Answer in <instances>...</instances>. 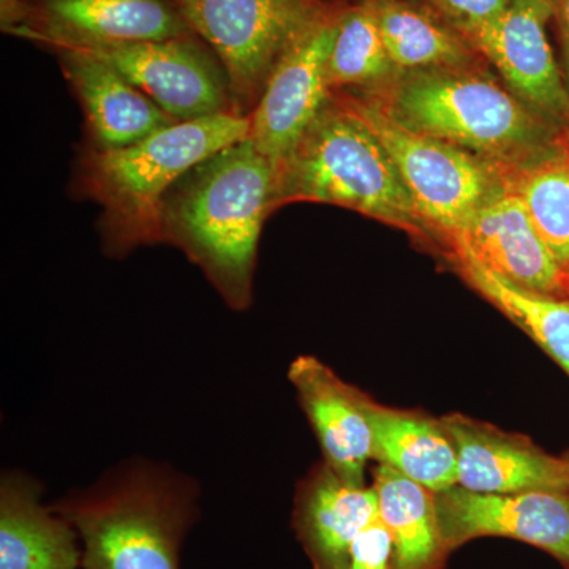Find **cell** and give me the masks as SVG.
Wrapping results in <instances>:
<instances>
[{
  "mask_svg": "<svg viewBox=\"0 0 569 569\" xmlns=\"http://www.w3.org/2000/svg\"><path fill=\"white\" fill-rule=\"evenodd\" d=\"M276 167L252 141L194 167L164 198L162 242L197 264L231 309L252 302L258 242L274 211Z\"/></svg>",
  "mask_w": 569,
  "mask_h": 569,
  "instance_id": "1",
  "label": "cell"
},
{
  "mask_svg": "<svg viewBox=\"0 0 569 569\" xmlns=\"http://www.w3.org/2000/svg\"><path fill=\"white\" fill-rule=\"evenodd\" d=\"M250 134V116L176 122L119 149H89L81 160L82 192L102 208L104 249L122 257L162 242L164 198L194 167Z\"/></svg>",
  "mask_w": 569,
  "mask_h": 569,
  "instance_id": "2",
  "label": "cell"
},
{
  "mask_svg": "<svg viewBox=\"0 0 569 569\" xmlns=\"http://www.w3.org/2000/svg\"><path fill=\"white\" fill-rule=\"evenodd\" d=\"M366 93L407 129L458 146L505 171L537 162L548 138L537 112L467 67L411 71Z\"/></svg>",
  "mask_w": 569,
  "mask_h": 569,
  "instance_id": "3",
  "label": "cell"
},
{
  "mask_svg": "<svg viewBox=\"0 0 569 569\" xmlns=\"http://www.w3.org/2000/svg\"><path fill=\"white\" fill-rule=\"evenodd\" d=\"M190 482L170 470L130 466L52 507L82 541L84 569H179L197 512Z\"/></svg>",
  "mask_w": 569,
  "mask_h": 569,
  "instance_id": "4",
  "label": "cell"
},
{
  "mask_svg": "<svg viewBox=\"0 0 569 569\" xmlns=\"http://www.w3.org/2000/svg\"><path fill=\"white\" fill-rule=\"evenodd\" d=\"M293 201L342 206L411 233L427 228L385 146L336 93L276 168L274 209Z\"/></svg>",
  "mask_w": 569,
  "mask_h": 569,
  "instance_id": "5",
  "label": "cell"
},
{
  "mask_svg": "<svg viewBox=\"0 0 569 569\" xmlns=\"http://www.w3.org/2000/svg\"><path fill=\"white\" fill-rule=\"evenodd\" d=\"M353 110L385 146L427 228L449 241L505 187V170L458 146L427 137L395 121L367 93L332 92Z\"/></svg>",
  "mask_w": 569,
  "mask_h": 569,
  "instance_id": "6",
  "label": "cell"
},
{
  "mask_svg": "<svg viewBox=\"0 0 569 569\" xmlns=\"http://www.w3.org/2000/svg\"><path fill=\"white\" fill-rule=\"evenodd\" d=\"M227 71L238 114L250 116L280 56L323 11L318 0H174Z\"/></svg>",
  "mask_w": 569,
  "mask_h": 569,
  "instance_id": "7",
  "label": "cell"
},
{
  "mask_svg": "<svg viewBox=\"0 0 569 569\" xmlns=\"http://www.w3.org/2000/svg\"><path fill=\"white\" fill-rule=\"evenodd\" d=\"M119 71L178 122L236 112L227 71L217 56L190 39L132 43H52ZM238 114V112H236Z\"/></svg>",
  "mask_w": 569,
  "mask_h": 569,
  "instance_id": "8",
  "label": "cell"
},
{
  "mask_svg": "<svg viewBox=\"0 0 569 569\" xmlns=\"http://www.w3.org/2000/svg\"><path fill=\"white\" fill-rule=\"evenodd\" d=\"M339 18L321 13L280 56L250 112L249 140L274 167L295 151L331 99L328 63Z\"/></svg>",
  "mask_w": 569,
  "mask_h": 569,
  "instance_id": "9",
  "label": "cell"
},
{
  "mask_svg": "<svg viewBox=\"0 0 569 569\" xmlns=\"http://www.w3.org/2000/svg\"><path fill=\"white\" fill-rule=\"evenodd\" d=\"M438 522L447 545L505 537L548 550L569 567V490L477 493L451 488L437 493Z\"/></svg>",
  "mask_w": 569,
  "mask_h": 569,
  "instance_id": "10",
  "label": "cell"
},
{
  "mask_svg": "<svg viewBox=\"0 0 569 569\" xmlns=\"http://www.w3.org/2000/svg\"><path fill=\"white\" fill-rule=\"evenodd\" d=\"M552 11L541 0H512L496 20L466 33L520 102L550 119L569 121V92L546 32Z\"/></svg>",
  "mask_w": 569,
  "mask_h": 569,
  "instance_id": "11",
  "label": "cell"
},
{
  "mask_svg": "<svg viewBox=\"0 0 569 569\" xmlns=\"http://www.w3.org/2000/svg\"><path fill=\"white\" fill-rule=\"evenodd\" d=\"M451 244L527 290L559 298L569 293L568 272L553 260L526 206L507 182Z\"/></svg>",
  "mask_w": 569,
  "mask_h": 569,
  "instance_id": "12",
  "label": "cell"
},
{
  "mask_svg": "<svg viewBox=\"0 0 569 569\" xmlns=\"http://www.w3.org/2000/svg\"><path fill=\"white\" fill-rule=\"evenodd\" d=\"M11 33L40 43H132L190 37L192 29L167 0H47L39 24Z\"/></svg>",
  "mask_w": 569,
  "mask_h": 569,
  "instance_id": "13",
  "label": "cell"
},
{
  "mask_svg": "<svg viewBox=\"0 0 569 569\" xmlns=\"http://www.w3.org/2000/svg\"><path fill=\"white\" fill-rule=\"evenodd\" d=\"M288 376L316 430L326 466L346 481L365 486L367 462L373 459L365 397L312 356L296 359Z\"/></svg>",
  "mask_w": 569,
  "mask_h": 569,
  "instance_id": "14",
  "label": "cell"
},
{
  "mask_svg": "<svg viewBox=\"0 0 569 569\" xmlns=\"http://www.w3.org/2000/svg\"><path fill=\"white\" fill-rule=\"evenodd\" d=\"M456 452L460 488L477 493L569 490V462L462 418L441 421Z\"/></svg>",
  "mask_w": 569,
  "mask_h": 569,
  "instance_id": "15",
  "label": "cell"
},
{
  "mask_svg": "<svg viewBox=\"0 0 569 569\" xmlns=\"http://www.w3.org/2000/svg\"><path fill=\"white\" fill-rule=\"evenodd\" d=\"M58 52L84 110L93 148H126L178 122L108 63L82 52Z\"/></svg>",
  "mask_w": 569,
  "mask_h": 569,
  "instance_id": "16",
  "label": "cell"
},
{
  "mask_svg": "<svg viewBox=\"0 0 569 569\" xmlns=\"http://www.w3.org/2000/svg\"><path fill=\"white\" fill-rule=\"evenodd\" d=\"M77 530L39 500L31 479L9 473L0 485V569H77Z\"/></svg>",
  "mask_w": 569,
  "mask_h": 569,
  "instance_id": "17",
  "label": "cell"
},
{
  "mask_svg": "<svg viewBox=\"0 0 569 569\" xmlns=\"http://www.w3.org/2000/svg\"><path fill=\"white\" fill-rule=\"evenodd\" d=\"M378 519L376 489L353 485L328 466L307 482L299 527L318 569H346L355 539Z\"/></svg>",
  "mask_w": 569,
  "mask_h": 569,
  "instance_id": "18",
  "label": "cell"
},
{
  "mask_svg": "<svg viewBox=\"0 0 569 569\" xmlns=\"http://www.w3.org/2000/svg\"><path fill=\"white\" fill-rule=\"evenodd\" d=\"M365 410L373 433V459L433 493L459 485L458 452L443 426L367 399Z\"/></svg>",
  "mask_w": 569,
  "mask_h": 569,
  "instance_id": "19",
  "label": "cell"
},
{
  "mask_svg": "<svg viewBox=\"0 0 569 569\" xmlns=\"http://www.w3.org/2000/svg\"><path fill=\"white\" fill-rule=\"evenodd\" d=\"M378 518L395 541V569H426L443 545L436 497L381 463L376 475Z\"/></svg>",
  "mask_w": 569,
  "mask_h": 569,
  "instance_id": "20",
  "label": "cell"
},
{
  "mask_svg": "<svg viewBox=\"0 0 569 569\" xmlns=\"http://www.w3.org/2000/svg\"><path fill=\"white\" fill-rule=\"evenodd\" d=\"M455 253L468 282L526 329L569 376V301L509 282L462 250Z\"/></svg>",
  "mask_w": 569,
  "mask_h": 569,
  "instance_id": "21",
  "label": "cell"
},
{
  "mask_svg": "<svg viewBox=\"0 0 569 569\" xmlns=\"http://www.w3.org/2000/svg\"><path fill=\"white\" fill-rule=\"evenodd\" d=\"M378 28L397 71L462 69L471 54L466 44L429 14L407 3H373Z\"/></svg>",
  "mask_w": 569,
  "mask_h": 569,
  "instance_id": "22",
  "label": "cell"
},
{
  "mask_svg": "<svg viewBox=\"0 0 569 569\" xmlns=\"http://www.w3.org/2000/svg\"><path fill=\"white\" fill-rule=\"evenodd\" d=\"M396 73L399 71L389 58L372 6L339 17L328 63L331 91L356 88L376 92L395 80Z\"/></svg>",
  "mask_w": 569,
  "mask_h": 569,
  "instance_id": "23",
  "label": "cell"
},
{
  "mask_svg": "<svg viewBox=\"0 0 569 569\" xmlns=\"http://www.w3.org/2000/svg\"><path fill=\"white\" fill-rule=\"evenodd\" d=\"M505 182L519 194L553 260L569 274V162H537L505 171Z\"/></svg>",
  "mask_w": 569,
  "mask_h": 569,
  "instance_id": "24",
  "label": "cell"
},
{
  "mask_svg": "<svg viewBox=\"0 0 569 569\" xmlns=\"http://www.w3.org/2000/svg\"><path fill=\"white\" fill-rule=\"evenodd\" d=\"M395 541L380 518L359 533L348 552L346 569H391Z\"/></svg>",
  "mask_w": 569,
  "mask_h": 569,
  "instance_id": "25",
  "label": "cell"
},
{
  "mask_svg": "<svg viewBox=\"0 0 569 569\" xmlns=\"http://www.w3.org/2000/svg\"><path fill=\"white\" fill-rule=\"evenodd\" d=\"M463 32L496 20L512 0H433Z\"/></svg>",
  "mask_w": 569,
  "mask_h": 569,
  "instance_id": "26",
  "label": "cell"
},
{
  "mask_svg": "<svg viewBox=\"0 0 569 569\" xmlns=\"http://www.w3.org/2000/svg\"><path fill=\"white\" fill-rule=\"evenodd\" d=\"M561 31H563L565 51H567V61L569 69V0H560L559 7Z\"/></svg>",
  "mask_w": 569,
  "mask_h": 569,
  "instance_id": "27",
  "label": "cell"
},
{
  "mask_svg": "<svg viewBox=\"0 0 569 569\" xmlns=\"http://www.w3.org/2000/svg\"><path fill=\"white\" fill-rule=\"evenodd\" d=\"M541 2L549 3V6H552L553 9H557V7H559L560 0H541Z\"/></svg>",
  "mask_w": 569,
  "mask_h": 569,
  "instance_id": "28",
  "label": "cell"
}]
</instances>
